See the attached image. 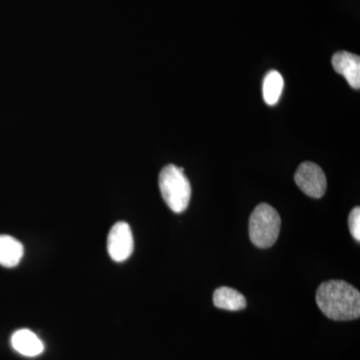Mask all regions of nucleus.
<instances>
[{
  "mask_svg": "<svg viewBox=\"0 0 360 360\" xmlns=\"http://www.w3.org/2000/svg\"><path fill=\"white\" fill-rule=\"evenodd\" d=\"M315 300L323 314L333 321H352L360 316L359 291L345 281H328L321 283Z\"/></svg>",
  "mask_w": 360,
  "mask_h": 360,
  "instance_id": "obj_1",
  "label": "nucleus"
},
{
  "mask_svg": "<svg viewBox=\"0 0 360 360\" xmlns=\"http://www.w3.org/2000/svg\"><path fill=\"white\" fill-rule=\"evenodd\" d=\"M160 188L163 200L175 213H181L188 207L191 187L184 174V168L168 165L160 174Z\"/></svg>",
  "mask_w": 360,
  "mask_h": 360,
  "instance_id": "obj_2",
  "label": "nucleus"
},
{
  "mask_svg": "<svg viewBox=\"0 0 360 360\" xmlns=\"http://www.w3.org/2000/svg\"><path fill=\"white\" fill-rule=\"evenodd\" d=\"M281 219L276 208L267 203H260L251 213L250 238L259 248H269L276 243L281 232Z\"/></svg>",
  "mask_w": 360,
  "mask_h": 360,
  "instance_id": "obj_3",
  "label": "nucleus"
},
{
  "mask_svg": "<svg viewBox=\"0 0 360 360\" xmlns=\"http://www.w3.org/2000/svg\"><path fill=\"white\" fill-rule=\"evenodd\" d=\"M297 186L312 198H321L326 191V176L316 163L305 161L298 167L295 175Z\"/></svg>",
  "mask_w": 360,
  "mask_h": 360,
  "instance_id": "obj_4",
  "label": "nucleus"
},
{
  "mask_svg": "<svg viewBox=\"0 0 360 360\" xmlns=\"http://www.w3.org/2000/svg\"><path fill=\"white\" fill-rule=\"evenodd\" d=\"M134 241L131 229L127 222H116L108 236V250L111 259L123 262L134 252Z\"/></svg>",
  "mask_w": 360,
  "mask_h": 360,
  "instance_id": "obj_5",
  "label": "nucleus"
},
{
  "mask_svg": "<svg viewBox=\"0 0 360 360\" xmlns=\"http://www.w3.org/2000/svg\"><path fill=\"white\" fill-rule=\"evenodd\" d=\"M336 72L343 75L352 89H360V58L347 51L336 52L331 59Z\"/></svg>",
  "mask_w": 360,
  "mask_h": 360,
  "instance_id": "obj_6",
  "label": "nucleus"
},
{
  "mask_svg": "<svg viewBox=\"0 0 360 360\" xmlns=\"http://www.w3.org/2000/svg\"><path fill=\"white\" fill-rule=\"evenodd\" d=\"M11 345L18 354L27 357H34L41 354L44 345L39 336L30 329H20L11 336Z\"/></svg>",
  "mask_w": 360,
  "mask_h": 360,
  "instance_id": "obj_7",
  "label": "nucleus"
},
{
  "mask_svg": "<svg viewBox=\"0 0 360 360\" xmlns=\"http://www.w3.org/2000/svg\"><path fill=\"white\" fill-rule=\"evenodd\" d=\"M213 303L220 309L231 310V311H238L246 307L245 295L227 286H222L214 291Z\"/></svg>",
  "mask_w": 360,
  "mask_h": 360,
  "instance_id": "obj_8",
  "label": "nucleus"
},
{
  "mask_svg": "<svg viewBox=\"0 0 360 360\" xmlns=\"http://www.w3.org/2000/svg\"><path fill=\"white\" fill-rule=\"evenodd\" d=\"M25 248L18 239L11 236H0V264L14 267L23 257Z\"/></svg>",
  "mask_w": 360,
  "mask_h": 360,
  "instance_id": "obj_9",
  "label": "nucleus"
},
{
  "mask_svg": "<svg viewBox=\"0 0 360 360\" xmlns=\"http://www.w3.org/2000/svg\"><path fill=\"white\" fill-rule=\"evenodd\" d=\"M283 75L276 70L269 71L264 78L262 89L265 103L269 105H276L283 94Z\"/></svg>",
  "mask_w": 360,
  "mask_h": 360,
  "instance_id": "obj_10",
  "label": "nucleus"
},
{
  "mask_svg": "<svg viewBox=\"0 0 360 360\" xmlns=\"http://www.w3.org/2000/svg\"><path fill=\"white\" fill-rule=\"evenodd\" d=\"M348 227H349L350 233L354 236L357 243L360 241V208L356 206L349 213L348 217Z\"/></svg>",
  "mask_w": 360,
  "mask_h": 360,
  "instance_id": "obj_11",
  "label": "nucleus"
}]
</instances>
